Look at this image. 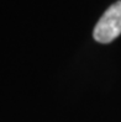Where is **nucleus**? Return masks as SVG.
<instances>
[{"instance_id":"obj_1","label":"nucleus","mask_w":121,"mask_h":122,"mask_svg":"<svg viewBox=\"0 0 121 122\" xmlns=\"http://www.w3.org/2000/svg\"><path fill=\"white\" fill-rule=\"evenodd\" d=\"M121 35V0L112 4L99 19L94 27V40L100 43H110Z\"/></svg>"}]
</instances>
